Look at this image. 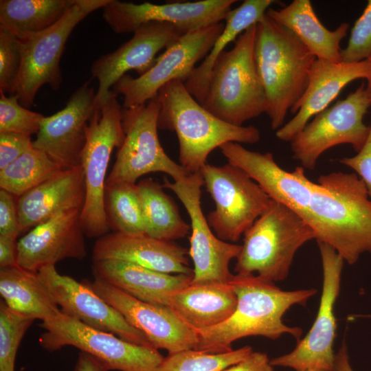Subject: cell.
<instances>
[{"mask_svg": "<svg viewBox=\"0 0 371 371\" xmlns=\"http://www.w3.org/2000/svg\"><path fill=\"white\" fill-rule=\"evenodd\" d=\"M305 371H330V370L323 369V368H311V369H308Z\"/></svg>", "mask_w": 371, "mask_h": 371, "instance_id": "c3c4849f", "label": "cell"}, {"mask_svg": "<svg viewBox=\"0 0 371 371\" xmlns=\"http://www.w3.org/2000/svg\"><path fill=\"white\" fill-rule=\"evenodd\" d=\"M236 0H201L155 4L109 0L102 17L117 34L133 33L144 24L172 25L184 34L223 22Z\"/></svg>", "mask_w": 371, "mask_h": 371, "instance_id": "2e32d148", "label": "cell"}, {"mask_svg": "<svg viewBox=\"0 0 371 371\" xmlns=\"http://www.w3.org/2000/svg\"><path fill=\"white\" fill-rule=\"evenodd\" d=\"M266 14L292 32L316 58L341 62L340 43L347 35L348 23H341L335 30L327 29L309 0H293L280 10L269 8Z\"/></svg>", "mask_w": 371, "mask_h": 371, "instance_id": "83f0119b", "label": "cell"}, {"mask_svg": "<svg viewBox=\"0 0 371 371\" xmlns=\"http://www.w3.org/2000/svg\"><path fill=\"white\" fill-rule=\"evenodd\" d=\"M308 224L317 242L330 246L348 265L371 255V199L355 173L331 172L313 183Z\"/></svg>", "mask_w": 371, "mask_h": 371, "instance_id": "7a4b0ae2", "label": "cell"}, {"mask_svg": "<svg viewBox=\"0 0 371 371\" xmlns=\"http://www.w3.org/2000/svg\"><path fill=\"white\" fill-rule=\"evenodd\" d=\"M34 319L17 313L0 302V371H14L21 341Z\"/></svg>", "mask_w": 371, "mask_h": 371, "instance_id": "d590c367", "label": "cell"}, {"mask_svg": "<svg viewBox=\"0 0 371 371\" xmlns=\"http://www.w3.org/2000/svg\"><path fill=\"white\" fill-rule=\"evenodd\" d=\"M183 34L175 26L153 22L143 25L131 39L115 51L102 55L91 66V73L98 80L96 106L100 108L109 98L111 88L131 70L139 76L155 63L157 54L174 44Z\"/></svg>", "mask_w": 371, "mask_h": 371, "instance_id": "d6986e66", "label": "cell"}, {"mask_svg": "<svg viewBox=\"0 0 371 371\" xmlns=\"http://www.w3.org/2000/svg\"><path fill=\"white\" fill-rule=\"evenodd\" d=\"M243 235L234 272L272 282L284 280L297 251L315 239L313 229L300 216L273 200Z\"/></svg>", "mask_w": 371, "mask_h": 371, "instance_id": "8992f818", "label": "cell"}, {"mask_svg": "<svg viewBox=\"0 0 371 371\" xmlns=\"http://www.w3.org/2000/svg\"><path fill=\"white\" fill-rule=\"evenodd\" d=\"M157 99L160 106L158 128L175 132L179 164L189 174L200 172L210 153L226 143L260 141L257 128L236 126L219 119L204 108L179 80L164 85Z\"/></svg>", "mask_w": 371, "mask_h": 371, "instance_id": "3957f363", "label": "cell"}, {"mask_svg": "<svg viewBox=\"0 0 371 371\" xmlns=\"http://www.w3.org/2000/svg\"><path fill=\"white\" fill-rule=\"evenodd\" d=\"M237 297L229 283L190 284L172 294L170 308L195 331L227 320L234 313Z\"/></svg>", "mask_w": 371, "mask_h": 371, "instance_id": "4316f807", "label": "cell"}, {"mask_svg": "<svg viewBox=\"0 0 371 371\" xmlns=\"http://www.w3.org/2000/svg\"><path fill=\"white\" fill-rule=\"evenodd\" d=\"M370 106L371 98L363 82L346 98L315 115L292 139L293 158L303 168L313 170L322 154L332 147L348 144L358 153L370 133L363 117Z\"/></svg>", "mask_w": 371, "mask_h": 371, "instance_id": "7c38bea8", "label": "cell"}, {"mask_svg": "<svg viewBox=\"0 0 371 371\" xmlns=\"http://www.w3.org/2000/svg\"><path fill=\"white\" fill-rule=\"evenodd\" d=\"M80 212L81 209L63 211L30 230L17 241V265L37 273L64 259L85 258Z\"/></svg>", "mask_w": 371, "mask_h": 371, "instance_id": "7402d4cb", "label": "cell"}, {"mask_svg": "<svg viewBox=\"0 0 371 371\" xmlns=\"http://www.w3.org/2000/svg\"><path fill=\"white\" fill-rule=\"evenodd\" d=\"M254 54L265 93V113L277 131L306 90L316 58L292 32L266 14L256 24Z\"/></svg>", "mask_w": 371, "mask_h": 371, "instance_id": "277c9868", "label": "cell"}, {"mask_svg": "<svg viewBox=\"0 0 371 371\" xmlns=\"http://www.w3.org/2000/svg\"><path fill=\"white\" fill-rule=\"evenodd\" d=\"M221 371H274L267 354L252 352L247 358Z\"/></svg>", "mask_w": 371, "mask_h": 371, "instance_id": "7bdbcfd3", "label": "cell"}, {"mask_svg": "<svg viewBox=\"0 0 371 371\" xmlns=\"http://www.w3.org/2000/svg\"><path fill=\"white\" fill-rule=\"evenodd\" d=\"M203 185L198 172L174 182L165 178L162 186L177 196L190 218L188 254L194 265L190 284L228 283L234 275L229 271V263L238 258L241 245L223 241L213 234L201 205Z\"/></svg>", "mask_w": 371, "mask_h": 371, "instance_id": "5bb4252c", "label": "cell"}, {"mask_svg": "<svg viewBox=\"0 0 371 371\" xmlns=\"http://www.w3.org/2000/svg\"><path fill=\"white\" fill-rule=\"evenodd\" d=\"M63 169L43 151L33 147L0 170V188L19 198Z\"/></svg>", "mask_w": 371, "mask_h": 371, "instance_id": "d6a6232c", "label": "cell"}, {"mask_svg": "<svg viewBox=\"0 0 371 371\" xmlns=\"http://www.w3.org/2000/svg\"><path fill=\"white\" fill-rule=\"evenodd\" d=\"M159 103L156 98L139 106L122 109L124 138L109 172L106 187L119 183H135L150 172H164L174 181L189 173L170 159L163 149L158 137Z\"/></svg>", "mask_w": 371, "mask_h": 371, "instance_id": "8fae6325", "label": "cell"}, {"mask_svg": "<svg viewBox=\"0 0 371 371\" xmlns=\"http://www.w3.org/2000/svg\"><path fill=\"white\" fill-rule=\"evenodd\" d=\"M109 0H75L54 25L20 40L21 71L12 94L27 108L34 102L45 85L56 91L63 82L60 60L67 41L76 25L93 11L103 8Z\"/></svg>", "mask_w": 371, "mask_h": 371, "instance_id": "ba28073f", "label": "cell"}, {"mask_svg": "<svg viewBox=\"0 0 371 371\" xmlns=\"http://www.w3.org/2000/svg\"><path fill=\"white\" fill-rule=\"evenodd\" d=\"M219 148L229 164L246 172L271 199L289 207L308 223L313 182L302 166L287 172L271 153L252 151L238 143L228 142Z\"/></svg>", "mask_w": 371, "mask_h": 371, "instance_id": "44dd1931", "label": "cell"}, {"mask_svg": "<svg viewBox=\"0 0 371 371\" xmlns=\"http://www.w3.org/2000/svg\"><path fill=\"white\" fill-rule=\"evenodd\" d=\"M105 211L109 228L125 234H144L137 184L119 183L106 187Z\"/></svg>", "mask_w": 371, "mask_h": 371, "instance_id": "836d02e7", "label": "cell"}, {"mask_svg": "<svg viewBox=\"0 0 371 371\" xmlns=\"http://www.w3.org/2000/svg\"><path fill=\"white\" fill-rule=\"evenodd\" d=\"M95 95L89 81L83 83L63 109L44 117L33 141L34 148L43 151L63 169L80 165L87 128L97 108Z\"/></svg>", "mask_w": 371, "mask_h": 371, "instance_id": "ffe728a7", "label": "cell"}, {"mask_svg": "<svg viewBox=\"0 0 371 371\" xmlns=\"http://www.w3.org/2000/svg\"><path fill=\"white\" fill-rule=\"evenodd\" d=\"M368 59L369 63H370V70H369L368 76L367 78L368 85H367L366 88H367V90H368V93L370 94V98H371V56Z\"/></svg>", "mask_w": 371, "mask_h": 371, "instance_id": "7dc6e473", "label": "cell"}, {"mask_svg": "<svg viewBox=\"0 0 371 371\" xmlns=\"http://www.w3.org/2000/svg\"><path fill=\"white\" fill-rule=\"evenodd\" d=\"M252 352L249 346L222 353L186 350L164 357L155 371H221L245 359Z\"/></svg>", "mask_w": 371, "mask_h": 371, "instance_id": "e575fe53", "label": "cell"}, {"mask_svg": "<svg viewBox=\"0 0 371 371\" xmlns=\"http://www.w3.org/2000/svg\"><path fill=\"white\" fill-rule=\"evenodd\" d=\"M82 281L142 332L154 348L168 355L194 348L196 331L170 308L141 301L98 278Z\"/></svg>", "mask_w": 371, "mask_h": 371, "instance_id": "e0dca14e", "label": "cell"}, {"mask_svg": "<svg viewBox=\"0 0 371 371\" xmlns=\"http://www.w3.org/2000/svg\"><path fill=\"white\" fill-rule=\"evenodd\" d=\"M85 199V185L81 166L63 169L19 198L20 232L34 227L63 211L82 210Z\"/></svg>", "mask_w": 371, "mask_h": 371, "instance_id": "d4e9b609", "label": "cell"}, {"mask_svg": "<svg viewBox=\"0 0 371 371\" xmlns=\"http://www.w3.org/2000/svg\"><path fill=\"white\" fill-rule=\"evenodd\" d=\"M100 360L85 352L80 351L73 371H109Z\"/></svg>", "mask_w": 371, "mask_h": 371, "instance_id": "f6af8a7d", "label": "cell"}, {"mask_svg": "<svg viewBox=\"0 0 371 371\" xmlns=\"http://www.w3.org/2000/svg\"><path fill=\"white\" fill-rule=\"evenodd\" d=\"M275 2L273 0H245L228 12L224 28L211 50L184 82L188 92L200 104L204 100L214 64L225 47L235 41L249 27L257 24Z\"/></svg>", "mask_w": 371, "mask_h": 371, "instance_id": "f1b7e54d", "label": "cell"}, {"mask_svg": "<svg viewBox=\"0 0 371 371\" xmlns=\"http://www.w3.org/2000/svg\"><path fill=\"white\" fill-rule=\"evenodd\" d=\"M371 56V0H368L361 15L355 21L348 45L341 50L344 63H357Z\"/></svg>", "mask_w": 371, "mask_h": 371, "instance_id": "f35d334b", "label": "cell"}, {"mask_svg": "<svg viewBox=\"0 0 371 371\" xmlns=\"http://www.w3.org/2000/svg\"><path fill=\"white\" fill-rule=\"evenodd\" d=\"M75 0H1L0 27L19 40L57 23Z\"/></svg>", "mask_w": 371, "mask_h": 371, "instance_id": "1f68e13d", "label": "cell"}, {"mask_svg": "<svg viewBox=\"0 0 371 371\" xmlns=\"http://www.w3.org/2000/svg\"><path fill=\"white\" fill-rule=\"evenodd\" d=\"M322 259L323 284L317 317L308 333L289 353L270 360L273 366L305 371L323 368L332 371L335 356L333 346L337 324L334 306L340 291L343 258L330 246L317 243Z\"/></svg>", "mask_w": 371, "mask_h": 371, "instance_id": "9a60e30c", "label": "cell"}, {"mask_svg": "<svg viewBox=\"0 0 371 371\" xmlns=\"http://www.w3.org/2000/svg\"><path fill=\"white\" fill-rule=\"evenodd\" d=\"M339 162L355 171L371 199V124L368 137L361 150L355 156L341 159Z\"/></svg>", "mask_w": 371, "mask_h": 371, "instance_id": "b9f144b4", "label": "cell"}, {"mask_svg": "<svg viewBox=\"0 0 371 371\" xmlns=\"http://www.w3.org/2000/svg\"><path fill=\"white\" fill-rule=\"evenodd\" d=\"M187 249L146 234H106L95 241L93 261L120 260L166 273L193 275Z\"/></svg>", "mask_w": 371, "mask_h": 371, "instance_id": "cb8c5ba5", "label": "cell"}, {"mask_svg": "<svg viewBox=\"0 0 371 371\" xmlns=\"http://www.w3.org/2000/svg\"><path fill=\"white\" fill-rule=\"evenodd\" d=\"M332 371H354L349 360L346 342L344 341L335 353L334 366Z\"/></svg>", "mask_w": 371, "mask_h": 371, "instance_id": "bcb514c9", "label": "cell"}, {"mask_svg": "<svg viewBox=\"0 0 371 371\" xmlns=\"http://www.w3.org/2000/svg\"><path fill=\"white\" fill-rule=\"evenodd\" d=\"M14 196L0 190V236L16 239L21 233Z\"/></svg>", "mask_w": 371, "mask_h": 371, "instance_id": "60d3db41", "label": "cell"}, {"mask_svg": "<svg viewBox=\"0 0 371 371\" xmlns=\"http://www.w3.org/2000/svg\"><path fill=\"white\" fill-rule=\"evenodd\" d=\"M37 274L64 314L128 342L153 347L142 332L82 281L59 273L55 265L42 267Z\"/></svg>", "mask_w": 371, "mask_h": 371, "instance_id": "ac0fdd59", "label": "cell"}, {"mask_svg": "<svg viewBox=\"0 0 371 371\" xmlns=\"http://www.w3.org/2000/svg\"><path fill=\"white\" fill-rule=\"evenodd\" d=\"M0 294L9 308L34 320L43 322L60 312L37 273L17 265L0 268Z\"/></svg>", "mask_w": 371, "mask_h": 371, "instance_id": "f546056e", "label": "cell"}, {"mask_svg": "<svg viewBox=\"0 0 371 371\" xmlns=\"http://www.w3.org/2000/svg\"><path fill=\"white\" fill-rule=\"evenodd\" d=\"M229 283L237 297L232 315L214 327L196 331L194 350L207 353L232 350L234 341L249 336H262L272 340L287 333L298 341L302 328L284 324L282 317L295 304L305 305L316 289L284 291L274 282L255 275H233Z\"/></svg>", "mask_w": 371, "mask_h": 371, "instance_id": "6da1fadb", "label": "cell"}, {"mask_svg": "<svg viewBox=\"0 0 371 371\" xmlns=\"http://www.w3.org/2000/svg\"><path fill=\"white\" fill-rule=\"evenodd\" d=\"M224 26L221 22L188 32L157 57L146 73L137 78L128 74L122 77L112 91L123 96L124 109L139 106L156 98L159 90L170 81L185 82L196 63L211 50Z\"/></svg>", "mask_w": 371, "mask_h": 371, "instance_id": "4fadbf2b", "label": "cell"}, {"mask_svg": "<svg viewBox=\"0 0 371 371\" xmlns=\"http://www.w3.org/2000/svg\"><path fill=\"white\" fill-rule=\"evenodd\" d=\"M94 278H100L134 297L168 307L170 297L191 283L193 275L171 274L120 260L93 261Z\"/></svg>", "mask_w": 371, "mask_h": 371, "instance_id": "484cf974", "label": "cell"}, {"mask_svg": "<svg viewBox=\"0 0 371 371\" xmlns=\"http://www.w3.org/2000/svg\"><path fill=\"white\" fill-rule=\"evenodd\" d=\"M112 90L109 99L96 108L86 131V141L80 155L85 199L80 219L85 235L100 238L109 230L105 211L107 168L115 148L124 138L122 109Z\"/></svg>", "mask_w": 371, "mask_h": 371, "instance_id": "52a82bcc", "label": "cell"}, {"mask_svg": "<svg viewBox=\"0 0 371 371\" xmlns=\"http://www.w3.org/2000/svg\"><path fill=\"white\" fill-rule=\"evenodd\" d=\"M44 115L22 106L17 96L0 91V133H15L31 137L37 134Z\"/></svg>", "mask_w": 371, "mask_h": 371, "instance_id": "8d00e7d4", "label": "cell"}, {"mask_svg": "<svg viewBox=\"0 0 371 371\" xmlns=\"http://www.w3.org/2000/svg\"><path fill=\"white\" fill-rule=\"evenodd\" d=\"M206 190L215 203L209 225L221 240L237 242L268 208L272 199L240 168L230 164H206L200 170Z\"/></svg>", "mask_w": 371, "mask_h": 371, "instance_id": "9c48e42d", "label": "cell"}, {"mask_svg": "<svg viewBox=\"0 0 371 371\" xmlns=\"http://www.w3.org/2000/svg\"><path fill=\"white\" fill-rule=\"evenodd\" d=\"M369 70L368 59L335 63L316 58L309 71L306 90L290 110L295 116L276 131V137L283 142H291L312 117L328 108L348 84L367 79Z\"/></svg>", "mask_w": 371, "mask_h": 371, "instance_id": "603a6c76", "label": "cell"}, {"mask_svg": "<svg viewBox=\"0 0 371 371\" xmlns=\"http://www.w3.org/2000/svg\"><path fill=\"white\" fill-rule=\"evenodd\" d=\"M256 24L224 51L212 69L201 104L219 119L236 126L266 112V97L255 60Z\"/></svg>", "mask_w": 371, "mask_h": 371, "instance_id": "5b68a950", "label": "cell"}, {"mask_svg": "<svg viewBox=\"0 0 371 371\" xmlns=\"http://www.w3.org/2000/svg\"><path fill=\"white\" fill-rule=\"evenodd\" d=\"M17 241L15 238L0 236V268L17 265Z\"/></svg>", "mask_w": 371, "mask_h": 371, "instance_id": "ee69618b", "label": "cell"}, {"mask_svg": "<svg viewBox=\"0 0 371 371\" xmlns=\"http://www.w3.org/2000/svg\"><path fill=\"white\" fill-rule=\"evenodd\" d=\"M22 65L20 40L0 27V91L13 93Z\"/></svg>", "mask_w": 371, "mask_h": 371, "instance_id": "74e56055", "label": "cell"}, {"mask_svg": "<svg viewBox=\"0 0 371 371\" xmlns=\"http://www.w3.org/2000/svg\"><path fill=\"white\" fill-rule=\"evenodd\" d=\"M163 186L146 179L137 184L144 223V234L172 241L185 237L190 226L181 216L176 203L164 191Z\"/></svg>", "mask_w": 371, "mask_h": 371, "instance_id": "4dcf8cb0", "label": "cell"}, {"mask_svg": "<svg viewBox=\"0 0 371 371\" xmlns=\"http://www.w3.org/2000/svg\"><path fill=\"white\" fill-rule=\"evenodd\" d=\"M31 137L15 133H0V170L32 148Z\"/></svg>", "mask_w": 371, "mask_h": 371, "instance_id": "ab89813d", "label": "cell"}, {"mask_svg": "<svg viewBox=\"0 0 371 371\" xmlns=\"http://www.w3.org/2000/svg\"><path fill=\"white\" fill-rule=\"evenodd\" d=\"M41 347L54 352L69 346L100 360L109 370L155 371L164 359L153 347L125 341L113 333L93 328L61 311L42 322Z\"/></svg>", "mask_w": 371, "mask_h": 371, "instance_id": "30bf717a", "label": "cell"}]
</instances>
